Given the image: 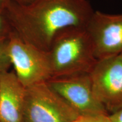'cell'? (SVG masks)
Here are the masks:
<instances>
[{
  "mask_svg": "<svg viewBox=\"0 0 122 122\" xmlns=\"http://www.w3.org/2000/svg\"><path fill=\"white\" fill-rule=\"evenodd\" d=\"M85 28L97 60L122 54V14L94 11Z\"/></svg>",
  "mask_w": 122,
  "mask_h": 122,
  "instance_id": "52a82bcc",
  "label": "cell"
},
{
  "mask_svg": "<svg viewBox=\"0 0 122 122\" xmlns=\"http://www.w3.org/2000/svg\"><path fill=\"white\" fill-rule=\"evenodd\" d=\"M79 117L46 82L25 88L23 122H74Z\"/></svg>",
  "mask_w": 122,
  "mask_h": 122,
  "instance_id": "3957f363",
  "label": "cell"
},
{
  "mask_svg": "<svg viewBox=\"0 0 122 122\" xmlns=\"http://www.w3.org/2000/svg\"></svg>",
  "mask_w": 122,
  "mask_h": 122,
  "instance_id": "e0dca14e",
  "label": "cell"
},
{
  "mask_svg": "<svg viewBox=\"0 0 122 122\" xmlns=\"http://www.w3.org/2000/svg\"><path fill=\"white\" fill-rule=\"evenodd\" d=\"M12 29L6 18L2 12H0V37H8Z\"/></svg>",
  "mask_w": 122,
  "mask_h": 122,
  "instance_id": "8fae6325",
  "label": "cell"
},
{
  "mask_svg": "<svg viewBox=\"0 0 122 122\" xmlns=\"http://www.w3.org/2000/svg\"><path fill=\"white\" fill-rule=\"evenodd\" d=\"M10 1H13L19 5L27 6L36 2L37 0H10Z\"/></svg>",
  "mask_w": 122,
  "mask_h": 122,
  "instance_id": "4fadbf2b",
  "label": "cell"
},
{
  "mask_svg": "<svg viewBox=\"0 0 122 122\" xmlns=\"http://www.w3.org/2000/svg\"><path fill=\"white\" fill-rule=\"evenodd\" d=\"M7 37H0V42L1 41H2L5 40V39H6Z\"/></svg>",
  "mask_w": 122,
  "mask_h": 122,
  "instance_id": "9a60e30c",
  "label": "cell"
},
{
  "mask_svg": "<svg viewBox=\"0 0 122 122\" xmlns=\"http://www.w3.org/2000/svg\"><path fill=\"white\" fill-rule=\"evenodd\" d=\"M7 45L8 37L0 42V74L9 71L11 66Z\"/></svg>",
  "mask_w": 122,
  "mask_h": 122,
  "instance_id": "9c48e42d",
  "label": "cell"
},
{
  "mask_svg": "<svg viewBox=\"0 0 122 122\" xmlns=\"http://www.w3.org/2000/svg\"><path fill=\"white\" fill-rule=\"evenodd\" d=\"M48 52L53 77L89 74L98 61L85 27L62 29L54 37Z\"/></svg>",
  "mask_w": 122,
  "mask_h": 122,
  "instance_id": "7a4b0ae2",
  "label": "cell"
},
{
  "mask_svg": "<svg viewBox=\"0 0 122 122\" xmlns=\"http://www.w3.org/2000/svg\"><path fill=\"white\" fill-rule=\"evenodd\" d=\"M10 1V0H0V12L2 11Z\"/></svg>",
  "mask_w": 122,
  "mask_h": 122,
  "instance_id": "5bb4252c",
  "label": "cell"
},
{
  "mask_svg": "<svg viewBox=\"0 0 122 122\" xmlns=\"http://www.w3.org/2000/svg\"><path fill=\"white\" fill-rule=\"evenodd\" d=\"M111 122H122V109L109 115Z\"/></svg>",
  "mask_w": 122,
  "mask_h": 122,
  "instance_id": "7c38bea8",
  "label": "cell"
},
{
  "mask_svg": "<svg viewBox=\"0 0 122 122\" xmlns=\"http://www.w3.org/2000/svg\"><path fill=\"white\" fill-rule=\"evenodd\" d=\"M76 120H77V119H76Z\"/></svg>",
  "mask_w": 122,
  "mask_h": 122,
  "instance_id": "2e32d148",
  "label": "cell"
},
{
  "mask_svg": "<svg viewBox=\"0 0 122 122\" xmlns=\"http://www.w3.org/2000/svg\"><path fill=\"white\" fill-rule=\"evenodd\" d=\"M8 53L16 77L24 87L53 77L49 52L24 41L13 30L8 36Z\"/></svg>",
  "mask_w": 122,
  "mask_h": 122,
  "instance_id": "277c9868",
  "label": "cell"
},
{
  "mask_svg": "<svg viewBox=\"0 0 122 122\" xmlns=\"http://www.w3.org/2000/svg\"><path fill=\"white\" fill-rule=\"evenodd\" d=\"M93 11L88 0H37L27 6L10 1L1 12L21 39L48 52L59 31L85 27Z\"/></svg>",
  "mask_w": 122,
  "mask_h": 122,
  "instance_id": "6da1fadb",
  "label": "cell"
},
{
  "mask_svg": "<svg viewBox=\"0 0 122 122\" xmlns=\"http://www.w3.org/2000/svg\"><path fill=\"white\" fill-rule=\"evenodd\" d=\"M46 83L80 116L109 114L94 95L89 73L53 77Z\"/></svg>",
  "mask_w": 122,
  "mask_h": 122,
  "instance_id": "8992f818",
  "label": "cell"
},
{
  "mask_svg": "<svg viewBox=\"0 0 122 122\" xmlns=\"http://www.w3.org/2000/svg\"><path fill=\"white\" fill-rule=\"evenodd\" d=\"M110 114L91 116H80L74 122H111Z\"/></svg>",
  "mask_w": 122,
  "mask_h": 122,
  "instance_id": "30bf717a",
  "label": "cell"
},
{
  "mask_svg": "<svg viewBox=\"0 0 122 122\" xmlns=\"http://www.w3.org/2000/svg\"><path fill=\"white\" fill-rule=\"evenodd\" d=\"M89 76L94 95L108 113L122 109V54L98 60Z\"/></svg>",
  "mask_w": 122,
  "mask_h": 122,
  "instance_id": "5b68a950",
  "label": "cell"
},
{
  "mask_svg": "<svg viewBox=\"0 0 122 122\" xmlns=\"http://www.w3.org/2000/svg\"><path fill=\"white\" fill-rule=\"evenodd\" d=\"M25 94L14 71L0 74V122H23Z\"/></svg>",
  "mask_w": 122,
  "mask_h": 122,
  "instance_id": "ba28073f",
  "label": "cell"
}]
</instances>
